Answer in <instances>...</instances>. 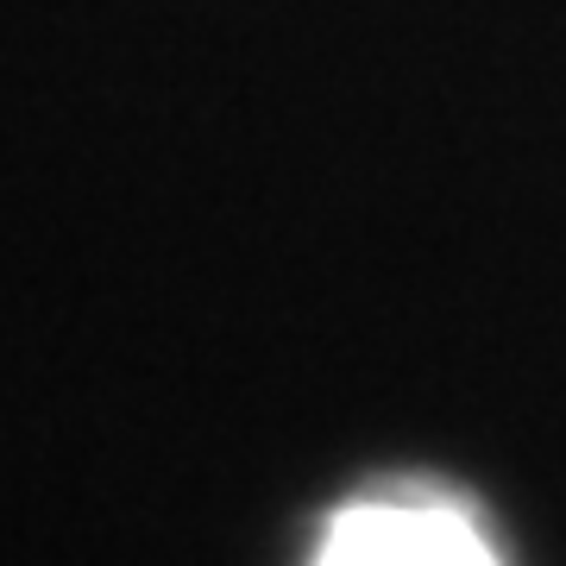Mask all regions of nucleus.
Segmentation results:
<instances>
[{
    "label": "nucleus",
    "instance_id": "f257e3e1",
    "mask_svg": "<svg viewBox=\"0 0 566 566\" xmlns=\"http://www.w3.org/2000/svg\"><path fill=\"white\" fill-rule=\"evenodd\" d=\"M322 566H491V554L441 504H359L334 523Z\"/></svg>",
    "mask_w": 566,
    "mask_h": 566
}]
</instances>
